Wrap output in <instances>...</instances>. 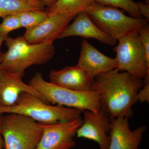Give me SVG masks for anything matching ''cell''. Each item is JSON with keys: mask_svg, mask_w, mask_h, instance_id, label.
I'll use <instances>...</instances> for the list:
<instances>
[{"mask_svg": "<svg viewBox=\"0 0 149 149\" xmlns=\"http://www.w3.org/2000/svg\"><path fill=\"white\" fill-rule=\"evenodd\" d=\"M143 85L142 79L116 68L95 78L92 90L98 94L101 109L111 119L132 116V107Z\"/></svg>", "mask_w": 149, "mask_h": 149, "instance_id": "1", "label": "cell"}, {"mask_svg": "<svg viewBox=\"0 0 149 149\" xmlns=\"http://www.w3.org/2000/svg\"><path fill=\"white\" fill-rule=\"evenodd\" d=\"M5 42L8 50L4 53L0 68L3 70L22 77L28 67L45 64L55 54L53 44H29L22 36L15 38L8 36Z\"/></svg>", "mask_w": 149, "mask_h": 149, "instance_id": "2", "label": "cell"}, {"mask_svg": "<svg viewBox=\"0 0 149 149\" xmlns=\"http://www.w3.org/2000/svg\"><path fill=\"white\" fill-rule=\"evenodd\" d=\"M82 111L56 105H51L28 92H23L16 104L9 107H0V114L15 113L31 118L40 124L68 122L81 117Z\"/></svg>", "mask_w": 149, "mask_h": 149, "instance_id": "3", "label": "cell"}, {"mask_svg": "<svg viewBox=\"0 0 149 149\" xmlns=\"http://www.w3.org/2000/svg\"><path fill=\"white\" fill-rule=\"evenodd\" d=\"M28 84L41 94L49 104L82 111L88 110L97 113L101 110L98 94L93 90L77 91L60 87L44 80L40 72L35 73Z\"/></svg>", "mask_w": 149, "mask_h": 149, "instance_id": "4", "label": "cell"}, {"mask_svg": "<svg viewBox=\"0 0 149 149\" xmlns=\"http://www.w3.org/2000/svg\"><path fill=\"white\" fill-rule=\"evenodd\" d=\"M1 133L5 149H35L43 133L41 124L15 113L3 115Z\"/></svg>", "mask_w": 149, "mask_h": 149, "instance_id": "5", "label": "cell"}, {"mask_svg": "<svg viewBox=\"0 0 149 149\" xmlns=\"http://www.w3.org/2000/svg\"><path fill=\"white\" fill-rule=\"evenodd\" d=\"M105 33L118 40L148 24L146 18L127 16L122 10L95 2L85 11Z\"/></svg>", "mask_w": 149, "mask_h": 149, "instance_id": "6", "label": "cell"}, {"mask_svg": "<svg viewBox=\"0 0 149 149\" xmlns=\"http://www.w3.org/2000/svg\"><path fill=\"white\" fill-rule=\"evenodd\" d=\"M117 40L118 45L113 49L116 54V69L138 79H149V60L141 45L138 30Z\"/></svg>", "mask_w": 149, "mask_h": 149, "instance_id": "7", "label": "cell"}, {"mask_svg": "<svg viewBox=\"0 0 149 149\" xmlns=\"http://www.w3.org/2000/svg\"><path fill=\"white\" fill-rule=\"evenodd\" d=\"M83 122L82 117L68 122L41 124L43 133L35 149H70L75 145L74 138Z\"/></svg>", "mask_w": 149, "mask_h": 149, "instance_id": "8", "label": "cell"}, {"mask_svg": "<svg viewBox=\"0 0 149 149\" xmlns=\"http://www.w3.org/2000/svg\"><path fill=\"white\" fill-rule=\"evenodd\" d=\"M84 112V119L78 128L76 135L95 141L100 149H108L110 139L108 135L111 118L106 113L101 109L97 113L86 110Z\"/></svg>", "mask_w": 149, "mask_h": 149, "instance_id": "9", "label": "cell"}, {"mask_svg": "<svg viewBox=\"0 0 149 149\" xmlns=\"http://www.w3.org/2000/svg\"><path fill=\"white\" fill-rule=\"evenodd\" d=\"M47 18L40 25L26 30L22 36L29 44H53L61 33L75 16L59 13H48Z\"/></svg>", "mask_w": 149, "mask_h": 149, "instance_id": "10", "label": "cell"}, {"mask_svg": "<svg viewBox=\"0 0 149 149\" xmlns=\"http://www.w3.org/2000/svg\"><path fill=\"white\" fill-rule=\"evenodd\" d=\"M128 117L111 119L108 149H139L143 135L147 130L145 126L130 130Z\"/></svg>", "mask_w": 149, "mask_h": 149, "instance_id": "11", "label": "cell"}, {"mask_svg": "<svg viewBox=\"0 0 149 149\" xmlns=\"http://www.w3.org/2000/svg\"><path fill=\"white\" fill-rule=\"evenodd\" d=\"M77 65L93 79L117 67L115 58L105 55L85 40L81 42L80 58Z\"/></svg>", "mask_w": 149, "mask_h": 149, "instance_id": "12", "label": "cell"}, {"mask_svg": "<svg viewBox=\"0 0 149 149\" xmlns=\"http://www.w3.org/2000/svg\"><path fill=\"white\" fill-rule=\"evenodd\" d=\"M72 36L93 38L101 43L114 46L117 40L102 31L85 12H80L75 16L72 24L67 26L60 34L57 39Z\"/></svg>", "mask_w": 149, "mask_h": 149, "instance_id": "13", "label": "cell"}, {"mask_svg": "<svg viewBox=\"0 0 149 149\" xmlns=\"http://www.w3.org/2000/svg\"><path fill=\"white\" fill-rule=\"evenodd\" d=\"M21 76L1 70L0 72V107H9L16 104L23 92L32 93L48 103L45 98L32 86L22 80Z\"/></svg>", "mask_w": 149, "mask_h": 149, "instance_id": "14", "label": "cell"}, {"mask_svg": "<svg viewBox=\"0 0 149 149\" xmlns=\"http://www.w3.org/2000/svg\"><path fill=\"white\" fill-rule=\"evenodd\" d=\"M49 77L50 83L54 85L77 91H92L95 81L77 65L59 70H53Z\"/></svg>", "mask_w": 149, "mask_h": 149, "instance_id": "15", "label": "cell"}, {"mask_svg": "<svg viewBox=\"0 0 149 149\" xmlns=\"http://www.w3.org/2000/svg\"><path fill=\"white\" fill-rule=\"evenodd\" d=\"M40 0H0V17L29 10H45Z\"/></svg>", "mask_w": 149, "mask_h": 149, "instance_id": "16", "label": "cell"}, {"mask_svg": "<svg viewBox=\"0 0 149 149\" xmlns=\"http://www.w3.org/2000/svg\"><path fill=\"white\" fill-rule=\"evenodd\" d=\"M95 0H58L53 5L45 9L47 13H59L76 16L85 12Z\"/></svg>", "mask_w": 149, "mask_h": 149, "instance_id": "17", "label": "cell"}, {"mask_svg": "<svg viewBox=\"0 0 149 149\" xmlns=\"http://www.w3.org/2000/svg\"><path fill=\"white\" fill-rule=\"evenodd\" d=\"M21 27L26 30L35 28L47 18L48 13L45 10H29L17 14Z\"/></svg>", "mask_w": 149, "mask_h": 149, "instance_id": "18", "label": "cell"}, {"mask_svg": "<svg viewBox=\"0 0 149 149\" xmlns=\"http://www.w3.org/2000/svg\"><path fill=\"white\" fill-rule=\"evenodd\" d=\"M96 2L103 5L111 6L128 12L130 17L136 18H142L137 3L133 0H95Z\"/></svg>", "mask_w": 149, "mask_h": 149, "instance_id": "19", "label": "cell"}, {"mask_svg": "<svg viewBox=\"0 0 149 149\" xmlns=\"http://www.w3.org/2000/svg\"><path fill=\"white\" fill-rule=\"evenodd\" d=\"M2 18L0 24V36L7 37L10 32L21 27L17 15H6Z\"/></svg>", "mask_w": 149, "mask_h": 149, "instance_id": "20", "label": "cell"}, {"mask_svg": "<svg viewBox=\"0 0 149 149\" xmlns=\"http://www.w3.org/2000/svg\"><path fill=\"white\" fill-rule=\"evenodd\" d=\"M139 39L147 58L149 60V26L148 24H145L138 30Z\"/></svg>", "mask_w": 149, "mask_h": 149, "instance_id": "21", "label": "cell"}, {"mask_svg": "<svg viewBox=\"0 0 149 149\" xmlns=\"http://www.w3.org/2000/svg\"><path fill=\"white\" fill-rule=\"evenodd\" d=\"M146 83L139 91L137 96V102H149V80H146Z\"/></svg>", "mask_w": 149, "mask_h": 149, "instance_id": "22", "label": "cell"}, {"mask_svg": "<svg viewBox=\"0 0 149 149\" xmlns=\"http://www.w3.org/2000/svg\"><path fill=\"white\" fill-rule=\"evenodd\" d=\"M138 8L141 15L145 17L147 20L149 19V5L146 3H137Z\"/></svg>", "mask_w": 149, "mask_h": 149, "instance_id": "23", "label": "cell"}, {"mask_svg": "<svg viewBox=\"0 0 149 149\" xmlns=\"http://www.w3.org/2000/svg\"><path fill=\"white\" fill-rule=\"evenodd\" d=\"M7 37L0 36V64H1V63L3 61V58L4 53H3L1 51L2 45L3 42H5L6 38Z\"/></svg>", "mask_w": 149, "mask_h": 149, "instance_id": "24", "label": "cell"}, {"mask_svg": "<svg viewBox=\"0 0 149 149\" xmlns=\"http://www.w3.org/2000/svg\"><path fill=\"white\" fill-rule=\"evenodd\" d=\"M3 114H0V149L4 148V141L1 133V128L2 120Z\"/></svg>", "mask_w": 149, "mask_h": 149, "instance_id": "25", "label": "cell"}, {"mask_svg": "<svg viewBox=\"0 0 149 149\" xmlns=\"http://www.w3.org/2000/svg\"><path fill=\"white\" fill-rule=\"evenodd\" d=\"M44 3L45 6H47V8L51 7L58 0H40Z\"/></svg>", "mask_w": 149, "mask_h": 149, "instance_id": "26", "label": "cell"}, {"mask_svg": "<svg viewBox=\"0 0 149 149\" xmlns=\"http://www.w3.org/2000/svg\"><path fill=\"white\" fill-rule=\"evenodd\" d=\"M145 1V3H147V4L149 5V0H144Z\"/></svg>", "mask_w": 149, "mask_h": 149, "instance_id": "27", "label": "cell"}, {"mask_svg": "<svg viewBox=\"0 0 149 149\" xmlns=\"http://www.w3.org/2000/svg\"><path fill=\"white\" fill-rule=\"evenodd\" d=\"M1 68H0V72H1Z\"/></svg>", "mask_w": 149, "mask_h": 149, "instance_id": "28", "label": "cell"}]
</instances>
